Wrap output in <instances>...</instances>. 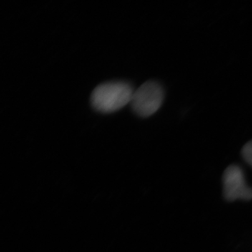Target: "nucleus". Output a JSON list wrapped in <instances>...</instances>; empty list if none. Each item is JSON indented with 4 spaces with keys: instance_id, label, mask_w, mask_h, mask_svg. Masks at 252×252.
I'll return each instance as SVG.
<instances>
[{
    "instance_id": "obj_1",
    "label": "nucleus",
    "mask_w": 252,
    "mask_h": 252,
    "mask_svg": "<svg viewBox=\"0 0 252 252\" xmlns=\"http://www.w3.org/2000/svg\"><path fill=\"white\" fill-rule=\"evenodd\" d=\"M134 91L125 81H110L99 84L93 91L91 103L94 110L109 114L120 110L130 103Z\"/></svg>"
},
{
    "instance_id": "obj_3",
    "label": "nucleus",
    "mask_w": 252,
    "mask_h": 252,
    "mask_svg": "<svg viewBox=\"0 0 252 252\" xmlns=\"http://www.w3.org/2000/svg\"><path fill=\"white\" fill-rule=\"evenodd\" d=\"M222 183L223 197L227 201L252 200V188L247 184L243 170L238 165L233 164L225 169Z\"/></svg>"
},
{
    "instance_id": "obj_4",
    "label": "nucleus",
    "mask_w": 252,
    "mask_h": 252,
    "mask_svg": "<svg viewBox=\"0 0 252 252\" xmlns=\"http://www.w3.org/2000/svg\"><path fill=\"white\" fill-rule=\"evenodd\" d=\"M242 155L244 160L252 167V140L244 146L242 149Z\"/></svg>"
},
{
    "instance_id": "obj_2",
    "label": "nucleus",
    "mask_w": 252,
    "mask_h": 252,
    "mask_svg": "<svg viewBox=\"0 0 252 252\" xmlns=\"http://www.w3.org/2000/svg\"><path fill=\"white\" fill-rule=\"evenodd\" d=\"M164 96L163 88L159 83L147 81L134 92L131 99V107L139 117H149L160 108Z\"/></svg>"
}]
</instances>
